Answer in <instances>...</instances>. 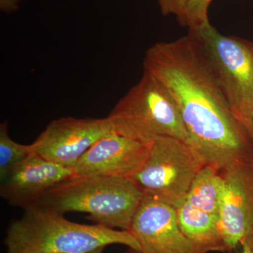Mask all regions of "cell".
Returning <instances> with one entry per match:
<instances>
[{
  "label": "cell",
  "mask_w": 253,
  "mask_h": 253,
  "mask_svg": "<svg viewBox=\"0 0 253 253\" xmlns=\"http://www.w3.org/2000/svg\"><path fill=\"white\" fill-rule=\"evenodd\" d=\"M75 176L73 168L33 152L1 181L0 194L11 206L26 209L36 204L55 186Z\"/></svg>",
  "instance_id": "obj_11"
},
{
  "label": "cell",
  "mask_w": 253,
  "mask_h": 253,
  "mask_svg": "<svg viewBox=\"0 0 253 253\" xmlns=\"http://www.w3.org/2000/svg\"><path fill=\"white\" fill-rule=\"evenodd\" d=\"M205 165L189 144L161 136L151 144L146 161L131 179L144 195L176 208L184 202L195 176Z\"/></svg>",
  "instance_id": "obj_6"
},
{
  "label": "cell",
  "mask_w": 253,
  "mask_h": 253,
  "mask_svg": "<svg viewBox=\"0 0 253 253\" xmlns=\"http://www.w3.org/2000/svg\"><path fill=\"white\" fill-rule=\"evenodd\" d=\"M150 146L114 131L96 141L73 168L76 176L131 178L146 161Z\"/></svg>",
  "instance_id": "obj_10"
},
{
  "label": "cell",
  "mask_w": 253,
  "mask_h": 253,
  "mask_svg": "<svg viewBox=\"0 0 253 253\" xmlns=\"http://www.w3.org/2000/svg\"><path fill=\"white\" fill-rule=\"evenodd\" d=\"M21 0H0V8L6 13L14 12L18 9Z\"/></svg>",
  "instance_id": "obj_17"
},
{
  "label": "cell",
  "mask_w": 253,
  "mask_h": 253,
  "mask_svg": "<svg viewBox=\"0 0 253 253\" xmlns=\"http://www.w3.org/2000/svg\"><path fill=\"white\" fill-rule=\"evenodd\" d=\"M33 153L31 144H18L11 139L8 123L0 124V179H5L15 168Z\"/></svg>",
  "instance_id": "obj_14"
},
{
  "label": "cell",
  "mask_w": 253,
  "mask_h": 253,
  "mask_svg": "<svg viewBox=\"0 0 253 253\" xmlns=\"http://www.w3.org/2000/svg\"><path fill=\"white\" fill-rule=\"evenodd\" d=\"M129 231L140 244V253H202L181 231L175 208L148 195H144Z\"/></svg>",
  "instance_id": "obj_9"
},
{
  "label": "cell",
  "mask_w": 253,
  "mask_h": 253,
  "mask_svg": "<svg viewBox=\"0 0 253 253\" xmlns=\"http://www.w3.org/2000/svg\"><path fill=\"white\" fill-rule=\"evenodd\" d=\"M248 133H249V135L250 138H251L253 144V116L252 120H251V124H250L249 129H248Z\"/></svg>",
  "instance_id": "obj_19"
},
{
  "label": "cell",
  "mask_w": 253,
  "mask_h": 253,
  "mask_svg": "<svg viewBox=\"0 0 253 253\" xmlns=\"http://www.w3.org/2000/svg\"><path fill=\"white\" fill-rule=\"evenodd\" d=\"M104 248H101V249H98L94 250V251H91V252L87 253H102L103 251H104Z\"/></svg>",
  "instance_id": "obj_20"
},
{
  "label": "cell",
  "mask_w": 253,
  "mask_h": 253,
  "mask_svg": "<svg viewBox=\"0 0 253 253\" xmlns=\"http://www.w3.org/2000/svg\"><path fill=\"white\" fill-rule=\"evenodd\" d=\"M108 117L115 132L146 145L161 136L189 144V135L175 101L166 87L149 73L127 91Z\"/></svg>",
  "instance_id": "obj_4"
},
{
  "label": "cell",
  "mask_w": 253,
  "mask_h": 253,
  "mask_svg": "<svg viewBox=\"0 0 253 253\" xmlns=\"http://www.w3.org/2000/svg\"><path fill=\"white\" fill-rule=\"evenodd\" d=\"M144 196L131 178L75 176L50 189L35 205L62 214L86 213L97 224L129 231Z\"/></svg>",
  "instance_id": "obj_3"
},
{
  "label": "cell",
  "mask_w": 253,
  "mask_h": 253,
  "mask_svg": "<svg viewBox=\"0 0 253 253\" xmlns=\"http://www.w3.org/2000/svg\"><path fill=\"white\" fill-rule=\"evenodd\" d=\"M212 0H188L184 13L177 18L178 22L189 30L194 29L210 23L208 8Z\"/></svg>",
  "instance_id": "obj_15"
},
{
  "label": "cell",
  "mask_w": 253,
  "mask_h": 253,
  "mask_svg": "<svg viewBox=\"0 0 253 253\" xmlns=\"http://www.w3.org/2000/svg\"><path fill=\"white\" fill-rule=\"evenodd\" d=\"M226 253H233L232 251H229V252H226Z\"/></svg>",
  "instance_id": "obj_22"
},
{
  "label": "cell",
  "mask_w": 253,
  "mask_h": 253,
  "mask_svg": "<svg viewBox=\"0 0 253 253\" xmlns=\"http://www.w3.org/2000/svg\"><path fill=\"white\" fill-rule=\"evenodd\" d=\"M175 211L181 231L200 252H228L221 237L217 215L205 212L186 201Z\"/></svg>",
  "instance_id": "obj_12"
},
{
  "label": "cell",
  "mask_w": 253,
  "mask_h": 253,
  "mask_svg": "<svg viewBox=\"0 0 253 253\" xmlns=\"http://www.w3.org/2000/svg\"><path fill=\"white\" fill-rule=\"evenodd\" d=\"M126 253H140L139 252H137V251H134V250L132 249H129V251H127Z\"/></svg>",
  "instance_id": "obj_21"
},
{
  "label": "cell",
  "mask_w": 253,
  "mask_h": 253,
  "mask_svg": "<svg viewBox=\"0 0 253 253\" xmlns=\"http://www.w3.org/2000/svg\"><path fill=\"white\" fill-rule=\"evenodd\" d=\"M221 184V171L214 166L206 164L195 176L184 201L218 216Z\"/></svg>",
  "instance_id": "obj_13"
},
{
  "label": "cell",
  "mask_w": 253,
  "mask_h": 253,
  "mask_svg": "<svg viewBox=\"0 0 253 253\" xmlns=\"http://www.w3.org/2000/svg\"><path fill=\"white\" fill-rule=\"evenodd\" d=\"M24 211L6 231V253H87L114 244L141 253L140 244L130 231L73 222L38 205Z\"/></svg>",
  "instance_id": "obj_2"
},
{
  "label": "cell",
  "mask_w": 253,
  "mask_h": 253,
  "mask_svg": "<svg viewBox=\"0 0 253 253\" xmlns=\"http://www.w3.org/2000/svg\"><path fill=\"white\" fill-rule=\"evenodd\" d=\"M236 253H253V234L245 238L238 246Z\"/></svg>",
  "instance_id": "obj_18"
},
{
  "label": "cell",
  "mask_w": 253,
  "mask_h": 253,
  "mask_svg": "<svg viewBox=\"0 0 253 253\" xmlns=\"http://www.w3.org/2000/svg\"><path fill=\"white\" fill-rule=\"evenodd\" d=\"M219 204L221 237L228 252L253 234V159L221 171Z\"/></svg>",
  "instance_id": "obj_8"
},
{
  "label": "cell",
  "mask_w": 253,
  "mask_h": 253,
  "mask_svg": "<svg viewBox=\"0 0 253 253\" xmlns=\"http://www.w3.org/2000/svg\"><path fill=\"white\" fill-rule=\"evenodd\" d=\"M158 1L163 15L173 14L179 18L184 13L188 0H158Z\"/></svg>",
  "instance_id": "obj_16"
},
{
  "label": "cell",
  "mask_w": 253,
  "mask_h": 253,
  "mask_svg": "<svg viewBox=\"0 0 253 253\" xmlns=\"http://www.w3.org/2000/svg\"><path fill=\"white\" fill-rule=\"evenodd\" d=\"M114 132L109 117L54 120L31 144L32 151L46 160L73 168L91 146Z\"/></svg>",
  "instance_id": "obj_7"
},
{
  "label": "cell",
  "mask_w": 253,
  "mask_h": 253,
  "mask_svg": "<svg viewBox=\"0 0 253 253\" xmlns=\"http://www.w3.org/2000/svg\"><path fill=\"white\" fill-rule=\"evenodd\" d=\"M143 67L169 91L180 113L189 145L206 165L224 171L253 159V144L239 122L197 42L190 33L156 43Z\"/></svg>",
  "instance_id": "obj_1"
},
{
  "label": "cell",
  "mask_w": 253,
  "mask_h": 253,
  "mask_svg": "<svg viewBox=\"0 0 253 253\" xmlns=\"http://www.w3.org/2000/svg\"><path fill=\"white\" fill-rule=\"evenodd\" d=\"M189 33L204 54L236 119L248 132L253 116V43L224 36L210 23Z\"/></svg>",
  "instance_id": "obj_5"
}]
</instances>
